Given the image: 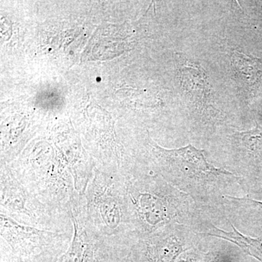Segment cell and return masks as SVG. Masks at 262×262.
<instances>
[{
  "label": "cell",
  "instance_id": "9",
  "mask_svg": "<svg viewBox=\"0 0 262 262\" xmlns=\"http://www.w3.org/2000/svg\"><path fill=\"white\" fill-rule=\"evenodd\" d=\"M63 249H51L32 256L18 257L10 254L5 248L1 247V262H58Z\"/></svg>",
  "mask_w": 262,
  "mask_h": 262
},
{
  "label": "cell",
  "instance_id": "3",
  "mask_svg": "<svg viewBox=\"0 0 262 262\" xmlns=\"http://www.w3.org/2000/svg\"><path fill=\"white\" fill-rule=\"evenodd\" d=\"M0 207L1 213L21 225L73 235L72 218L58 214L39 201L9 164H1Z\"/></svg>",
  "mask_w": 262,
  "mask_h": 262
},
{
  "label": "cell",
  "instance_id": "10",
  "mask_svg": "<svg viewBox=\"0 0 262 262\" xmlns=\"http://www.w3.org/2000/svg\"><path fill=\"white\" fill-rule=\"evenodd\" d=\"M243 141L246 147L253 154L262 158V130L256 127L254 130L243 133Z\"/></svg>",
  "mask_w": 262,
  "mask_h": 262
},
{
  "label": "cell",
  "instance_id": "1",
  "mask_svg": "<svg viewBox=\"0 0 262 262\" xmlns=\"http://www.w3.org/2000/svg\"><path fill=\"white\" fill-rule=\"evenodd\" d=\"M72 213L96 238L111 246H127L130 215L120 170L107 173L95 167L85 192L72 203Z\"/></svg>",
  "mask_w": 262,
  "mask_h": 262
},
{
  "label": "cell",
  "instance_id": "11",
  "mask_svg": "<svg viewBox=\"0 0 262 262\" xmlns=\"http://www.w3.org/2000/svg\"><path fill=\"white\" fill-rule=\"evenodd\" d=\"M101 262H131L127 256V247L125 246H118L113 248L103 257Z\"/></svg>",
  "mask_w": 262,
  "mask_h": 262
},
{
  "label": "cell",
  "instance_id": "4",
  "mask_svg": "<svg viewBox=\"0 0 262 262\" xmlns=\"http://www.w3.org/2000/svg\"><path fill=\"white\" fill-rule=\"evenodd\" d=\"M1 247L15 256L24 257L51 249L70 247L73 235L21 225L0 212Z\"/></svg>",
  "mask_w": 262,
  "mask_h": 262
},
{
  "label": "cell",
  "instance_id": "6",
  "mask_svg": "<svg viewBox=\"0 0 262 262\" xmlns=\"http://www.w3.org/2000/svg\"><path fill=\"white\" fill-rule=\"evenodd\" d=\"M74 234L70 247L58 262H101L113 246L96 238L91 233L83 222L72 214Z\"/></svg>",
  "mask_w": 262,
  "mask_h": 262
},
{
  "label": "cell",
  "instance_id": "8",
  "mask_svg": "<svg viewBox=\"0 0 262 262\" xmlns=\"http://www.w3.org/2000/svg\"><path fill=\"white\" fill-rule=\"evenodd\" d=\"M215 232L219 234L209 233V235L220 237L230 241L242 248L245 252L247 253L250 256L256 258L258 261L262 262V237H252L244 235L241 233L237 229L232 226L233 231L227 232L222 229L214 227Z\"/></svg>",
  "mask_w": 262,
  "mask_h": 262
},
{
  "label": "cell",
  "instance_id": "2",
  "mask_svg": "<svg viewBox=\"0 0 262 262\" xmlns=\"http://www.w3.org/2000/svg\"><path fill=\"white\" fill-rule=\"evenodd\" d=\"M10 165L18 178L52 211L72 218V205L79 195L63 158L50 154L49 149Z\"/></svg>",
  "mask_w": 262,
  "mask_h": 262
},
{
  "label": "cell",
  "instance_id": "7",
  "mask_svg": "<svg viewBox=\"0 0 262 262\" xmlns=\"http://www.w3.org/2000/svg\"><path fill=\"white\" fill-rule=\"evenodd\" d=\"M232 61L236 75L243 83L252 85L257 82L261 73L259 60L244 53L234 51Z\"/></svg>",
  "mask_w": 262,
  "mask_h": 262
},
{
  "label": "cell",
  "instance_id": "5",
  "mask_svg": "<svg viewBox=\"0 0 262 262\" xmlns=\"http://www.w3.org/2000/svg\"><path fill=\"white\" fill-rule=\"evenodd\" d=\"M147 147L154 157L160 171L180 170L192 177H219L232 175L229 172L215 168L205 158L203 150L196 149L192 145L178 149H165L160 147L149 139Z\"/></svg>",
  "mask_w": 262,
  "mask_h": 262
}]
</instances>
